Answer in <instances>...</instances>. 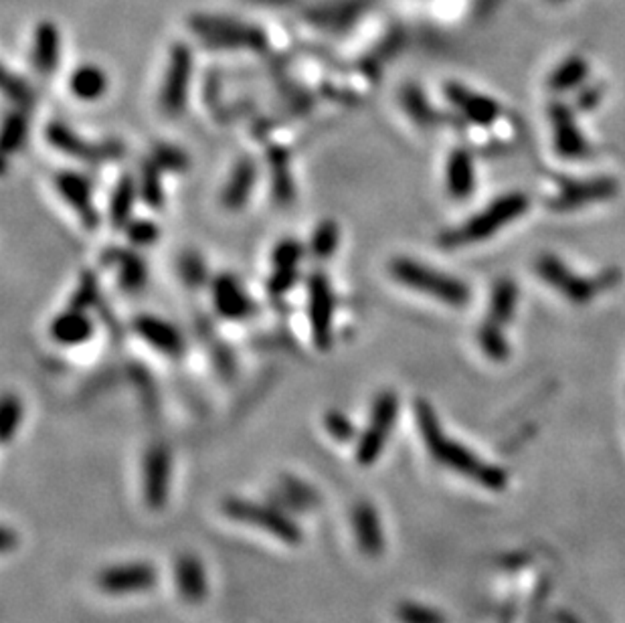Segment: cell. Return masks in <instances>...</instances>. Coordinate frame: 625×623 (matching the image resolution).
I'll return each instance as SVG.
<instances>
[{
	"label": "cell",
	"mask_w": 625,
	"mask_h": 623,
	"mask_svg": "<svg viewBox=\"0 0 625 623\" xmlns=\"http://www.w3.org/2000/svg\"><path fill=\"white\" fill-rule=\"evenodd\" d=\"M415 420L419 431H421V438L425 439L427 449H430L431 456L435 459H440L441 464L458 469L459 474L472 476L476 480L486 484L500 480V474L496 472V469L484 466L472 451L466 449L464 446L445 438L438 415H435L433 407L427 403L425 399L415 401Z\"/></svg>",
	"instance_id": "obj_1"
},
{
	"label": "cell",
	"mask_w": 625,
	"mask_h": 623,
	"mask_svg": "<svg viewBox=\"0 0 625 623\" xmlns=\"http://www.w3.org/2000/svg\"><path fill=\"white\" fill-rule=\"evenodd\" d=\"M389 273L397 284L405 286L413 292L430 296L433 300L443 302L448 306L461 308L472 300V289L466 281L456 276L443 273L435 268L425 266V263L411 258H395L389 263Z\"/></svg>",
	"instance_id": "obj_2"
},
{
	"label": "cell",
	"mask_w": 625,
	"mask_h": 623,
	"mask_svg": "<svg viewBox=\"0 0 625 623\" xmlns=\"http://www.w3.org/2000/svg\"><path fill=\"white\" fill-rule=\"evenodd\" d=\"M530 207V201L526 194L522 193H510L504 194L500 199L488 204L484 211H479L464 225H459L451 231H445L440 237V243L448 250H456V247H466L484 239L492 237L500 231L502 227L510 225L512 221L520 219Z\"/></svg>",
	"instance_id": "obj_3"
},
{
	"label": "cell",
	"mask_w": 625,
	"mask_h": 623,
	"mask_svg": "<svg viewBox=\"0 0 625 623\" xmlns=\"http://www.w3.org/2000/svg\"><path fill=\"white\" fill-rule=\"evenodd\" d=\"M191 31L204 45L215 49H250L263 51L268 47V35L258 24L237 21L233 16L194 14L191 16Z\"/></svg>",
	"instance_id": "obj_4"
},
{
	"label": "cell",
	"mask_w": 625,
	"mask_h": 623,
	"mask_svg": "<svg viewBox=\"0 0 625 623\" xmlns=\"http://www.w3.org/2000/svg\"><path fill=\"white\" fill-rule=\"evenodd\" d=\"M399 397L395 391H383L374 397L366 428L358 433L356 462L361 466H373L381 458L384 446L397 425Z\"/></svg>",
	"instance_id": "obj_5"
},
{
	"label": "cell",
	"mask_w": 625,
	"mask_h": 623,
	"mask_svg": "<svg viewBox=\"0 0 625 623\" xmlns=\"http://www.w3.org/2000/svg\"><path fill=\"white\" fill-rule=\"evenodd\" d=\"M221 508L229 518L237 520V523L261 528V531L273 534L286 544H299L304 541V533L296 520L286 516L284 512L273 506L258 505V502L243 498H227L223 500Z\"/></svg>",
	"instance_id": "obj_6"
},
{
	"label": "cell",
	"mask_w": 625,
	"mask_h": 623,
	"mask_svg": "<svg viewBox=\"0 0 625 623\" xmlns=\"http://www.w3.org/2000/svg\"><path fill=\"white\" fill-rule=\"evenodd\" d=\"M193 51L186 42H175L170 47L168 53V63H166V73L165 80H162L158 104L160 109L168 118H178L186 108L188 101V90H191V80H193Z\"/></svg>",
	"instance_id": "obj_7"
},
{
	"label": "cell",
	"mask_w": 625,
	"mask_h": 623,
	"mask_svg": "<svg viewBox=\"0 0 625 623\" xmlns=\"http://www.w3.org/2000/svg\"><path fill=\"white\" fill-rule=\"evenodd\" d=\"M45 140L62 155L73 160L90 162V165H101V162L124 156V144L118 140L91 142L63 122H49L45 126Z\"/></svg>",
	"instance_id": "obj_8"
},
{
	"label": "cell",
	"mask_w": 625,
	"mask_h": 623,
	"mask_svg": "<svg viewBox=\"0 0 625 623\" xmlns=\"http://www.w3.org/2000/svg\"><path fill=\"white\" fill-rule=\"evenodd\" d=\"M334 310H336V297L328 276L324 271H314L308 278V322H310L314 346L324 353L332 348Z\"/></svg>",
	"instance_id": "obj_9"
},
{
	"label": "cell",
	"mask_w": 625,
	"mask_h": 623,
	"mask_svg": "<svg viewBox=\"0 0 625 623\" xmlns=\"http://www.w3.org/2000/svg\"><path fill=\"white\" fill-rule=\"evenodd\" d=\"M536 271L546 284L553 286L556 292L567 297L573 304H589L597 296L601 284L599 279L581 278L575 271H571L564 263L554 258V255H541L536 260Z\"/></svg>",
	"instance_id": "obj_10"
},
{
	"label": "cell",
	"mask_w": 625,
	"mask_h": 623,
	"mask_svg": "<svg viewBox=\"0 0 625 623\" xmlns=\"http://www.w3.org/2000/svg\"><path fill=\"white\" fill-rule=\"evenodd\" d=\"M170 476H173V454L166 443H154L144 456L142 466V492L148 508L162 510L166 506Z\"/></svg>",
	"instance_id": "obj_11"
},
{
	"label": "cell",
	"mask_w": 625,
	"mask_h": 623,
	"mask_svg": "<svg viewBox=\"0 0 625 623\" xmlns=\"http://www.w3.org/2000/svg\"><path fill=\"white\" fill-rule=\"evenodd\" d=\"M211 297L215 312L229 322L250 320L258 314V304L233 273H219L211 281Z\"/></svg>",
	"instance_id": "obj_12"
},
{
	"label": "cell",
	"mask_w": 625,
	"mask_h": 623,
	"mask_svg": "<svg viewBox=\"0 0 625 623\" xmlns=\"http://www.w3.org/2000/svg\"><path fill=\"white\" fill-rule=\"evenodd\" d=\"M134 335L138 336L144 345H148L154 351L168 358H181L186 351V343L183 332L175 324L160 318L154 314H140L132 322Z\"/></svg>",
	"instance_id": "obj_13"
},
{
	"label": "cell",
	"mask_w": 625,
	"mask_h": 623,
	"mask_svg": "<svg viewBox=\"0 0 625 623\" xmlns=\"http://www.w3.org/2000/svg\"><path fill=\"white\" fill-rule=\"evenodd\" d=\"M55 189L62 194V199L75 211L77 219L81 221L85 229L93 231L99 225V211L93 204V191L88 178L75 173V170H59L55 175Z\"/></svg>",
	"instance_id": "obj_14"
},
{
	"label": "cell",
	"mask_w": 625,
	"mask_h": 623,
	"mask_svg": "<svg viewBox=\"0 0 625 623\" xmlns=\"http://www.w3.org/2000/svg\"><path fill=\"white\" fill-rule=\"evenodd\" d=\"M158 573L150 562H128L108 567L98 575V587L111 595L150 591L156 585Z\"/></svg>",
	"instance_id": "obj_15"
},
{
	"label": "cell",
	"mask_w": 625,
	"mask_h": 623,
	"mask_svg": "<svg viewBox=\"0 0 625 623\" xmlns=\"http://www.w3.org/2000/svg\"><path fill=\"white\" fill-rule=\"evenodd\" d=\"M620 191L618 181L610 176L589 178V181H575L563 184L559 194L551 201V209L564 212L579 207H587L593 203H603L613 199Z\"/></svg>",
	"instance_id": "obj_16"
},
{
	"label": "cell",
	"mask_w": 625,
	"mask_h": 623,
	"mask_svg": "<svg viewBox=\"0 0 625 623\" xmlns=\"http://www.w3.org/2000/svg\"><path fill=\"white\" fill-rule=\"evenodd\" d=\"M445 98L453 108H458L461 116L478 126H490L500 116V106L492 98L466 88L458 81L445 83Z\"/></svg>",
	"instance_id": "obj_17"
},
{
	"label": "cell",
	"mask_w": 625,
	"mask_h": 623,
	"mask_svg": "<svg viewBox=\"0 0 625 623\" xmlns=\"http://www.w3.org/2000/svg\"><path fill=\"white\" fill-rule=\"evenodd\" d=\"M62 61V33L53 21H41L31 41V63L41 78H51Z\"/></svg>",
	"instance_id": "obj_18"
},
{
	"label": "cell",
	"mask_w": 625,
	"mask_h": 623,
	"mask_svg": "<svg viewBox=\"0 0 625 623\" xmlns=\"http://www.w3.org/2000/svg\"><path fill=\"white\" fill-rule=\"evenodd\" d=\"M553 130H554V146L556 152L564 158H581L587 155V140L585 136L579 132V127L575 124V118H573V109L569 106L561 104V101H554L549 109Z\"/></svg>",
	"instance_id": "obj_19"
},
{
	"label": "cell",
	"mask_w": 625,
	"mask_h": 623,
	"mask_svg": "<svg viewBox=\"0 0 625 623\" xmlns=\"http://www.w3.org/2000/svg\"><path fill=\"white\" fill-rule=\"evenodd\" d=\"M93 320L83 310H73L67 306V310L57 314L49 326V336L55 345L65 348H75L93 338Z\"/></svg>",
	"instance_id": "obj_20"
},
{
	"label": "cell",
	"mask_w": 625,
	"mask_h": 623,
	"mask_svg": "<svg viewBox=\"0 0 625 623\" xmlns=\"http://www.w3.org/2000/svg\"><path fill=\"white\" fill-rule=\"evenodd\" d=\"M258 183V165L250 156H243L235 162L233 170L221 191V204L227 211L243 209L251 199V193Z\"/></svg>",
	"instance_id": "obj_21"
},
{
	"label": "cell",
	"mask_w": 625,
	"mask_h": 623,
	"mask_svg": "<svg viewBox=\"0 0 625 623\" xmlns=\"http://www.w3.org/2000/svg\"><path fill=\"white\" fill-rule=\"evenodd\" d=\"M350 520H353V531L358 549L371 559L381 557V552L384 551V534L376 508L366 500L358 502L353 508Z\"/></svg>",
	"instance_id": "obj_22"
},
{
	"label": "cell",
	"mask_w": 625,
	"mask_h": 623,
	"mask_svg": "<svg viewBox=\"0 0 625 623\" xmlns=\"http://www.w3.org/2000/svg\"><path fill=\"white\" fill-rule=\"evenodd\" d=\"M445 186L451 199L466 201L476 191V166L472 152L456 148L450 152L445 165Z\"/></svg>",
	"instance_id": "obj_23"
},
{
	"label": "cell",
	"mask_w": 625,
	"mask_h": 623,
	"mask_svg": "<svg viewBox=\"0 0 625 623\" xmlns=\"http://www.w3.org/2000/svg\"><path fill=\"white\" fill-rule=\"evenodd\" d=\"M176 591L188 603H201L207 597V573L196 554L186 552L175 562Z\"/></svg>",
	"instance_id": "obj_24"
},
{
	"label": "cell",
	"mask_w": 625,
	"mask_h": 623,
	"mask_svg": "<svg viewBox=\"0 0 625 623\" xmlns=\"http://www.w3.org/2000/svg\"><path fill=\"white\" fill-rule=\"evenodd\" d=\"M268 165L273 201L281 204V207H288V204H292L296 199V184L289 152L281 146H271L268 150Z\"/></svg>",
	"instance_id": "obj_25"
},
{
	"label": "cell",
	"mask_w": 625,
	"mask_h": 623,
	"mask_svg": "<svg viewBox=\"0 0 625 623\" xmlns=\"http://www.w3.org/2000/svg\"><path fill=\"white\" fill-rule=\"evenodd\" d=\"M104 263L118 268L119 288H122L124 292L134 294V292H140V289L147 286L148 268L138 253L114 247V250L104 253Z\"/></svg>",
	"instance_id": "obj_26"
},
{
	"label": "cell",
	"mask_w": 625,
	"mask_h": 623,
	"mask_svg": "<svg viewBox=\"0 0 625 623\" xmlns=\"http://www.w3.org/2000/svg\"><path fill=\"white\" fill-rule=\"evenodd\" d=\"M140 199L138 191V178L132 175H122L116 183L114 191L109 194L108 201V219L114 229L124 231L126 225L134 219L132 212L136 207V201Z\"/></svg>",
	"instance_id": "obj_27"
},
{
	"label": "cell",
	"mask_w": 625,
	"mask_h": 623,
	"mask_svg": "<svg viewBox=\"0 0 625 623\" xmlns=\"http://www.w3.org/2000/svg\"><path fill=\"white\" fill-rule=\"evenodd\" d=\"M109 88L108 73L99 65L83 63L70 75V91L80 101H98Z\"/></svg>",
	"instance_id": "obj_28"
},
{
	"label": "cell",
	"mask_w": 625,
	"mask_h": 623,
	"mask_svg": "<svg viewBox=\"0 0 625 623\" xmlns=\"http://www.w3.org/2000/svg\"><path fill=\"white\" fill-rule=\"evenodd\" d=\"M401 106H403L407 116L413 119L417 126L433 127L441 124V116L438 109L430 104V99H427L423 90H419L413 83H409L401 90Z\"/></svg>",
	"instance_id": "obj_29"
},
{
	"label": "cell",
	"mask_w": 625,
	"mask_h": 623,
	"mask_svg": "<svg viewBox=\"0 0 625 623\" xmlns=\"http://www.w3.org/2000/svg\"><path fill=\"white\" fill-rule=\"evenodd\" d=\"M516 304H518V288L515 281L508 278L498 279L492 289L490 318L488 320L507 326V324L512 320V316H515Z\"/></svg>",
	"instance_id": "obj_30"
},
{
	"label": "cell",
	"mask_w": 625,
	"mask_h": 623,
	"mask_svg": "<svg viewBox=\"0 0 625 623\" xmlns=\"http://www.w3.org/2000/svg\"><path fill=\"white\" fill-rule=\"evenodd\" d=\"M29 136V116L27 109L14 108L13 112L5 116L3 122V138H0V148H3L5 156H11L14 152H19Z\"/></svg>",
	"instance_id": "obj_31"
},
{
	"label": "cell",
	"mask_w": 625,
	"mask_h": 623,
	"mask_svg": "<svg viewBox=\"0 0 625 623\" xmlns=\"http://www.w3.org/2000/svg\"><path fill=\"white\" fill-rule=\"evenodd\" d=\"M162 170L152 158L144 160L138 176L140 199L148 204L150 209H160L165 204V184H162Z\"/></svg>",
	"instance_id": "obj_32"
},
{
	"label": "cell",
	"mask_w": 625,
	"mask_h": 623,
	"mask_svg": "<svg viewBox=\"0 0 625 623\" xmlns=\"http://www.w3.org/2000/svg\"><path fill=\"white\" fill-rule=\"evenodd\" d=\"M589 75V63L583 57H569L556 67L549 78V88L553 91H569L579 88L581 83L587 80Z\"/></svg>",
	"instance_id": "obj_33"
},
{
	"label": "cell",
	"mask_w": 625,
	"mask_h": 623,
	"mask_svg": "<svg viewBox=\"0 0 625 623\" xmlns=\"http://www.w3.org/2000/svg\"><path fill=\"white\" fill-rule=\"evenodd\" d=\"M478 343H479V348L484 351V354L496 363L507 361L510 354L508 340L507 336H504V326L492 320H486L482 326H479Z\"/></svg>",
	"instance_id": "obj_34"
},
{
	"label": "cell",
	"mask_w": 625,
	"mask_h": 623,
	"mask_svg": "<svg viewBox=\"0 0 625 623\" xmlns=\"http://www.w3.org/2000/svg\"><path fill=\"white\" fill-rule=\"evenodd\" d=\"M340 245V227L336 221L324 219L320 221L310 237V253L316 260H328L336 253Z\"/></svg>",
	"instance_id": "obj_35"
},
{
	"label": "cell",
	"mask_w": 625,
	"mask_h": 623,
	"mask_svg": "<svg viewBox=\"0 0 625 623\" xmlns=\"http://www.w3.org/2000/svg\"><path fill=\"white\" fill-rule=\"evenodd\" d=\"M23 421V403L21 399L6 392L0 401V439L3 443H8L13 439V435L19 431Z\"/></svg>",
	"instance_id": "obj_36"
},
{
	"label": "cell",
	"mask_w": 625,
	"mask_h": 623,
	"mask_svg": "<svg viewBox=\"0 0 625 623\" xmlns=\"http://www.w3.org/2000/svg\"><path fill=\"white\" fill-rule=\"evenodd\" d=\"M3 90L5 96L13 101L16 108L29 109L35 104V91H33L31 83L27 80H23L21 75H14L8 70L3 73Z\"/></svg>",
	"instance_id": "obj_37"
},
{
	"label": "cell",
	"mask_w": 625,
	"mask_h": 623,
	"mask_svg": "<svg viewBox=\"0 0 625 623\" xmlns=\"http://www.w3.org/2000/svg\"><path fill=\"white\" fill-rule=\"evenodd\" d=\"M281 490L286 496L302 508H316L320 505V494L310 484L299 480L296 476H281Z\"/></svg>",
	"instance_id": "obj_38"
},
{
	"label": "cell",
	"mask_w": 625,
	"mask_h": 623,
	"mask_svg": "<svg viewBox=\"0 0 625 623\" xmlns=\"http://www.w3.org/2000/svg\"><path fill=\"white\" fill-rule=\"evenodd\" d=\"M156 165L165 170H170V173H185L191 166V158L185 150L176 148V146H170V144H158V146H154L152 150V156H150Z\"/></svg>",
	"instance_id": "obj_39"
},
{
	"label": "cell",
	"mask_w": 625,
	"mask_h": 623,
	"mask_svg": "<svg viewBox=\"0 0 625 623\" xmlns=\"http://www.w3.org/2000/svg\"><path fill=\"white\" fill-rule=\"evenodd\" d=\"M304 245L294 237L281 239V241L271 250V268H298L304 260Z\"/></svg>",
	"instance_id": "obj_40"
},
{
	"label": "cell",
	"mask_w": 625,
	"mask_h": 623,
	"mask_svg": "<svg viewBox=\"0 0 625 623\" xmlns=\"http://www.w3.org/2000/svg\"><path fill=\"white\" fill-rule=\"evenodd\" d=\"M98 302H99L98 279L91 271H85L80 279V286H77L75 294L71 296L70 308L88 312L90 308H93V306H98Z\"/></svg>",
	"instance_id": "obj_41"
},
{
	"label": "cell",
	"mask_w": 625,
	"mask_h": 623,
	"mask_svg": "<svg viewBox=\"0 0 625 623\" xmlns=\"http://www.w3.org/2000/svg\"><path fill=\"white\" fill-rule=\"evenodd\" d=\"M124 233L128 241L136 247H150L160 239V229L152 219H132L126 225Z\"/></svg>",
	"instance_id": "obj_42"
},
{
	"label": "cell",
	"mask_w": 625,
	"mask_h": 623,
	"mask_svg": "<svg viewBox=\"0 0 625 623\" xmlns=\"http://www.w3.org/2000/svg\"><path fill=\"white\" fill-rule=\"evenodd\" d=\"M395 616L399 623H445L443 613L427 608V605H419L411 601L401 603L395 611Z\"/></svg>",
	"instance_id": "obj_43"
},
{
	"label": "cell",
	"mask_w": 625,
	"mask_h": 623,
	"mask_svg": "<svg viewBox=\"0 0 625 623\" xmlns=\"http://www.w3.org/2000/svg\"><path fill=\"white\" fill-rule=\"evenodd\" d=\"M178 271H181V278L186 286L191 288H199L203 286L204 281H207L209 273H207V266H204V261L199 253H185L181 261H178Z\"/></svg>",
	"instance_id": "obj_44"
},
{
	"label": "cell",
	"mask_w": 625,
	"mask_h": 623,
	"mask_svg": "<svg viewBox=\"0 0 625 623\" xmlns=\"http://www.w3.org/2000/svg\"><path fill=\"white\" fill-rule=\"evenodd\" d=\"M324 425H327V431L332 435L334 441L350 443L356 438V428L342 411H328L324 417Z\"/></svg>",
	"instance_id": "obj_45"
},
{
	"label": "cell",
	"mask_w": 625,
	"mask_h": 623,
	"mask_svg": "<svg viewBox=\"0 0 625 623\" xmlns=\"http://www.w3.org/2000/svg\"><path fill=\"white\" fill-rule=\"evenodd\" d=\"M299 279L298 268H273L268 279V292L271 296H284L292 289Z\"/></svg>",
	"instance_id": "obj_46"
},
{
	"label": "cell",
	"mask_w": 625,
	"mask_h": 623,
	"mask_svg": "<svg viewBox=\"0 0 625 623\" xmlns=\"http://www.w3.org/2000/svg\"><path fill=\"white\" fill-rule=\"evenodd\" d=\"M599 99H601V90L599 88H585L583 93L579 96L577 106L581 109H591L599 104Z\"/></svg>",
	"instance_id": "obj_47"
},
{
	"label": "cell",
	"mask_w": 625,
	"mask_h": 623,
	"mask_svg": "<svg viewBox=\"0 0 625 623\" xmlns=\"http://www.w3.org/2000/svg\"><path fill=\"white\" fill-rule=\"evenodd\" d=\"M0 539H3V551H5V552L11 551V549H13V544H16V536L13 534V531H11V528H8V526L3 528V536H0Z\"/></svg>",
	"instance_id": "obj_48"
}]
</instances>
